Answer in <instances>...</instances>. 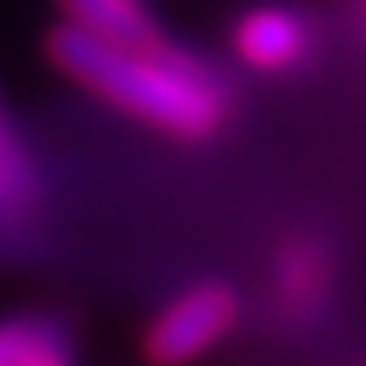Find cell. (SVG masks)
I'll return each instance as SVG.
<instances>
[{
	"instance_id": "cell-8",
	"label": "cell",
	"mask_w": 366,
	"mask_h": 366,
	"mask_svg": "<svg viewBox=\"0 0 366 366\" xmlns=\"http://www.w3.org/2000/svg\"><path fill=\"white\" fill-rule=\"evenodd\" d=\"M358 4H362V21H366V0H358Z\"/></svg>"
},
{
	"instance_id": "cell-6",
	"label": "cell",
	"mask_w": 366,
	"mask_h": 366,
	"mask_svg": "<svg viewBox=\"0 0 366 366\" xmlns=\"http://www.w3.org/2000/svg\"><path fill=\"white\" fill-rule=\"evenodd\" d=\"M43 200V175L0 98V226H21Z\"/></svg>"
},
{
	"instance_id": "cell-3",
	"label": "cell",
	"mask_w": 366,
	"mask_h": 366,
	"mask_svg": "<svg viewBox=\"0 0 366 366\" xmlns=\"http://www.w3.org/2000/svg\"><path fill=\"white\" fill-rule=\"evenodd\" d=\"M230 51L252 73L285 77L315 56V26L307 13H298L290 4H256L234 17Z\"/></svg>"
},
{
	"instance_id": "cell-7",
	"label": "cell",
	"mask_w": 366,
	"mask_h": 366,
	"mask_svg": "<svg viewBox=\"0 0 366 366\" xmlns=\"http://www.w3.org/2000/svg\"><path fill=\"white\" fill-rule=\"evenodd\" d=\"M69 332L51 315H0V366H69Z\"/></svg>"
},
{
	"instance_id": "cell-4",
	"label": "cell",
	"mask_w": 366,
	"mask_h": 366,
	"mask_svg": "<svg viewBox=\"0 0 366 366\" xmlns=\"http://www.w3.org/2000/svg\"><path fill=\"white\" fill-rule=\"evenodd\" d=\"M337 285V260L324 239L315 234H294L281 243L273 256V302L277 311L294 324L320 315L332 298Z\"/></svg>"
},
{
	"instance_id": "cell-5",
	"label": "cell",
	"mask_w": 366,
	"mask_h": 366,
	"mask_svg": "<svg viewBox=\"0 0 366 366\" xmlns=\"http://www.w3.org/2000/svg\"><path fill=\"white\" fill-rule=\"evenodd\" d=\"M60 21L119 47H149L167 39L145 0H60Z\"/></svg>"
},
{
	"instance_id": "cell-1",
	"label": "cell",
	"mask_w": 366,
	"mask_h": 366,
	"mask_svg": "<svg viewBox=\"0 0 366 366\" xmlns=\"http://www.w3.org/2000/svg\"><path fill=\"white\" fill-rule=\"evenodd\" d=\"M47 56L81 90L175 141L217 137L234 111L230 81L204 56L171 39L149 47H119L60 21L47 34Z\"/></svg>"
},
{
	"instance_id": "cell-2",
	"label": "cell",
	"mask_w": 366,
	"mask_h": 366,
	"mask_svg": "<svg viewBox=\"0 0 366 366\" xmlns=\"http://www.w3.org/2000/svg\"><path fill=\"white\" fill-rule=\"evenodd\" d=\"M239 290L217 277H200L175 290L145 324L141 350L149 366H192L213 354L239 324Z\"/></svg>"
}]
</instances>
